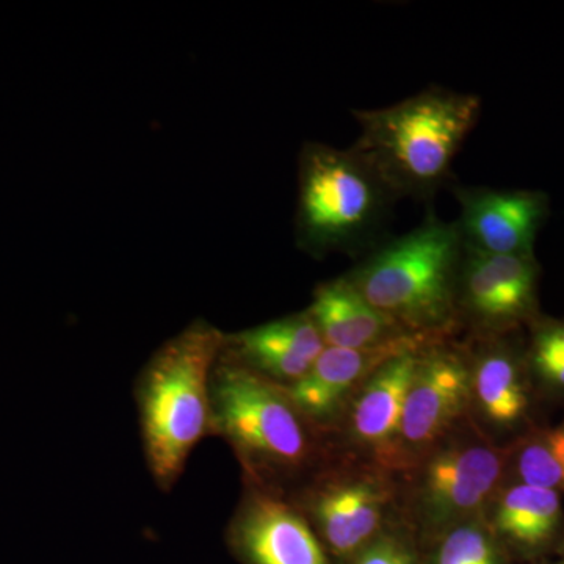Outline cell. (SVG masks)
Listing matches in <instances>:
<instances>
[{"instance_id":"1","label":"cell","mask_w":564,"mask_h":564,"mask_svg":"<svg viewBox=\"0 0 564 564\" xmlns=\"http://www.w3.org/2000/svg\"><path fill=\"white\" fill-rule=\"evenodd\" d=\"M480 110L477 95L432 87L383 109L352 110L361 132L350 148L397 202H430L452 187V165Z\"/></svg>"},{"instance_id":"2","label":"cell","mask_w":564,"mask_h":564,"mask_svg":"<svg viewBox=\"0 0 564 564\" xmlns=\"http://www.w3.org/2000/svg\"><path fill=\"white\" fill-rule=\"evenodd\" d=\"M225 337L207 322H193L141 370V437L152 478L163 491L177 484L196 445L212 433V377Z\"/></svg>"},{"instance_id":"3","label":"cell","mask_w":564,"mask_h":564,"mask_svg":"<svg viewBox=\"0 0 564 564\" xmlns=\"http://www.w3.org/2000/svg\"><path fill=\"white\" fill-rule=\"evenodd\" d=\"M463 252L458 223L430 212L421 226L388 237L345 276L404 332L445 337L458 323Z\"/></svg>"},{"instance_id":"4","label":"cell","mask_w":564,"mask_h":564,"mask_svg":"<svg viewBox=\"0 0 564 564\" xmlns=\"http://www.w3.org/2000/svg\"><path fill=\"white\" fill-rule=\"evenodd\" d=\"M395 196L351 148L306 143L299 163L296 243L314 258L366 256L384 237Z\"/></svg>"},{"instance_id":"5","label":"cell","mask_w":564,"mask_h":564,"mask_svg":"<svg viewBox=\"0 0 564 564\" xmlns=\"http://www.w3.org/2000/svg\"><path fill=\"white\" fill-rule=\"evenodd\" d=\"M304 417L284 386L221 351L212 377V432L223 434L251 469H300L311 455Z\"/></svg>"},{"instance_id":"6","label":"cell","mask_w":564,"mask_h":564,"mask_svg":"<svg viewBox=\"0 0 564 564\" xmlns=\"http://www.w3.org/2000/svg\"><path fill=\"white\" fill-rule=\"evenodd\" d=\"M540 265L534 256H499L464 245L456 314L485 337L499 336L536 313Z\"/></svg>"},{"instance_id":"7","label":"cell","mask_w":564,"mask_h":564,"mask_svg":"<svg viewBox=\"0 0 564 564\" xmlns=\"http://www.w3.org/2000/svg\"><path fill=\"white\" fill-rule=\"evenodd\" d=\"M463 243L486 254L534 256V242L551 210L538 191H497L454 185Z\"/></svg>"},{"instance_id":"8","label":"cell","mask_w":564,"mask_h":564,"mask_svg":"<svg viewBox=\"0 0 564 564\" xmlns=\"http://www.w3.org/2000/svg\"><path fill=\"white\" fill-rule=\"evenodd\" d=\"M505 459L486 444H462L437 452L423 470L419 502L432 525L469 518L491 499Z\"/></svg>"},{"instance_id":"9","label":"cell","mask_w":564,"mask_h":564,"mask_svg":"<svg viewBox=\"0 0 564 564\" xmlns=\"http://www.w3.org/2000/svg\"><path fill=\"white\" fill-rule=\"evenodd\" d=\"M470 399V366L463 355L444 347V340L426 347L404 403L403 447L419 452L436 443Z\"/></svg>"},{"instance_id":"10","label":"cell","mask_w":564,"mask_h":564,"mask_svg":"<svg viewBox=\"0 0 564 564\" xmlns=\"http://www.w3.org/2000/svg\"><path fill=\"white\" fill-rule=\"evenodd\" d=\"M443 336L408 334L370 348L325 347L313 367L296 383L285 388L292 403L310 421H326L340 410L351 392L381 366L406 351L422 350Z\"/></svg>"},{"instance_id":"11","label":"cell","mask_w":564,"mask_h":564,"mask_svg":"<svg viewBox=\"0 0 564 564\" xmlns=\"http://www.w3.org/2000/svg\"><path fill=\"white\" fill-rule=\"evenodd\" d=\"M231 536L250 564H332L300 511L270 494L243 500Z\"/></svg>"},{"instance_id":"12","label":"cell","mask_w":564,"mask_h":564,"mask_svg":"<svg viewBox=\"0 0 564 564\" xmlns=\"http://www.w3.org/2000/svg\"><path fill=\"white\" fill-rule=\"evenodd\" d=\"M310 313L291 315L225 337V352L232 361L276 384L296 383L325 350Z\"/></svg>"},{"instance_id":"13","label":"cell","mask_w":564,"mask_h":564,"mask_svg":"<svg viewBox=\"0 0 564 564\" xmlns=\"http://www.w3.org/2000/svg\"><path fill=\"white\" fill-rule=\"evenodd\" d=\"M423 350L395 356L370 375L352 395V437L388 463L399 462L402 456L404 403Z\"/></svg>"},{"instance_id":"14","label":"cell","mask_w":564,"mask_h":564,"mask_svg":"<svg viewBox=\"0 0 564 564\" xmlns=\"http://www.w3.org/2000/svg\"><path fill=\"white\" fill-rule=\"evenodd\" d=\"M388 494L370 478H344L321 486L310 510L336 555L350 556L372 541L383 522Z\"/></svg>"},{"instance_id":"15","label":"cell","mask_w":564,"mask_h":564,"mask_svg":"<svg viewBox=\"0 0 564 564\" xmlns=\"http://www.w3.org/2000/svg\"><path fill=\"white\" fill-rule=\"evenodd\" d=\"M307 313L326 347L370 348L411 334L367 302L347 276L318 285Z\"/></svg>"},{"instance_id":"16","label":"cell","mask_w":564,"mask_h":564,"mask_svg":"<svg viewBox=\"0 0 564 564\" xmlns=\"http://www.w3.org/2000/svg\"><path fill=\"white\" fill-rule=\"evenodd\" d=\"M500 336L502 334L486 337L484 348L470 367V384L486 421L508 429L524 417L529 395L518 355Z\"/></svg>"},{"instance_id":"17","label":"cell","mask_w":564,"mask_h":564,"mask_svg":"<svg viewBox=\"0 0 564 564\" xmlns=\"http://www.w3.org/2000/svg\"><path fill=\"white\" fill-rule=\"evenodd\" d=\"M562 521V500L558 491L511 486L500 497L494 510L497 532L521 547L534 549L554 536Z\"/></svg>"},{"instance_id":"18","label":"cell","mask_w":564,"mask_h":564,"mask_svg":"<svg viewBox=\"0 0 564 564\" xmlns=\"http://www.w3.org/2000/svg\"><path fill=\"white\" fill-rule=\"evenodd\" d=\"M434 564H502L491 534L478 524H459L445 534Z\"/></svg>"},{"instance_id":"19","label":"cell","mask_w":564,"mask_h":564,"mask_svg":"<svg viewBox=\"0 0 564 564\" xmlns=\"http://www.w3.org/2000/svg\"><path fill=\"white\" fill-rule=\"evenodd\" d=\"M516 473L521 478V485L552 491L564 489L562 466L556 459L549 434L534 437L522 445L516 459Z\"/></svg>"},{"instance_id":"20","label":"cell","mask_w":564,"mask_h":564,"mask_svg":"<svg viewBox=\"0 0 564 564\" xmlns=\"http://www.w3.org/2000/svg\"><path fill=\"white\" fill-rule=\"evenodd\" d=\"M530 361L545 383L564 388V321L543 322L534 328Z\"/></svg>"},{"instance_id":"21","label":"cell","mask_w":564,"mask_h":564,"mask_svg":"<svg viewBox=\"0 0 564 564\" xmlns=\"http://www.w3.org/2000/svg\"><path fill=\"white\" fill-rule=\"evenodd\" d=\"M356 564H413V558L399 541L380 538L364 549Z\"/></svg>"},{"instance_id":"22","label":"cell","mask_w":564,"mask_h":564,"mask_svg":"<svg viewBox=\"0 0 564 564\" xmlns=\"http://www.w3.org/2000/svg\"><path fill=\"white\" fill-rule=\"evenodd\" d=\"M549 441H551L552 448L556 459H558L560 466L563 470L564 480V426L563 429L555 430V432L549 433Z\"/></svg>"}]
</instances>
